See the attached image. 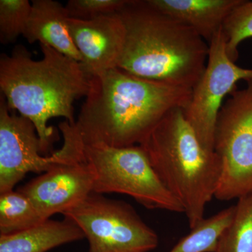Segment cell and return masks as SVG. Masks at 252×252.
<instances>
[{
	"label": "cell",
	"instance_id": "1",
	"mask_svg": "<svg viewBox=\"0 0 252 252\" xmlns=\"http://www.w3.org/2000/svg\"><path fill=\"white\" fill-rule=\"evenodd\" d=\"M191 94L114 68L92 77L75 126L84 144L139 145L170 110L187 108Z\"/></svg>",
	"mask_w": 252,
	"mask_h": 252
},
{
	"label": "cell",
	"instance_id": "2",
	"mask_svg": "<svg viewBox=\"0 0 252 252\" xmlns=\"http://www.w3.org/2000/svg\"><path fill=\"white\" fill-rule=\"evenodd\" d=\"M39 44L43 56L38 61L21 45L1 55L0 89L8 107L33 123L47 155L59 137L50 119L63 117L74 125L73 104L86 97L93 77L81 63Z\"/></svg>",
	"mask_w": 252,
	"mask_h": 252
},
{
	"label": "cell",
	"instance_id": "3",
	"mask_svg": "<svg viewBox=\"0 0 252 252\" xmlns=\"http://www.w3.org/2000/svg\"><path fill=\"white\" fill-rule=\"evenodd\" d=\"M117 14L126 31L118 67L142 79L193 89L209 54V45L196 32L147 0H128Z\"/></svg>",
	"mask_w": 252,
	"mask_h": 252
},
{
	"label": "cell",
	"instance_id": "4",
	"mask_svg": "<svg viewBox=\"0 0 252 252\" xmlns=\"http://www.w3.org/2000/svg\"><path fill=\"white\" fill-rule=\"evenodd\" d=\"M183 108L167 113L139 146L165 188L184 208L190 229L215 198L221 174L220 157L204 148Z\"/></svg>",
	"mask_w": 252,
	"mask_h": 252
},
{
	"label": "cell",
	"instance_id": "5",
	"mask_svg": "<svg viewBox=\"0 0 252 252\" xmlns=\"http://www.w3.org/2000/svg\"><path fill=\"white\" fill-rule=\"evenodd\" d=\"M62 147L45 155L35 126L8 107L0 97V193L14 190L30 172H46L59 165L85 160L84 144L75 124L61 123Z\"/></svg>",
	"mask_w": 252,
	"mask_h": 252
},
{
	"label": "cell",
	"instance_id": "6",
	"mask_svg": "<svg viewBox=\"0 0 252 252\" xmlns=\"http://www.w3.org/2000/svg\"><path fill=\"white\" fill-rule=\"evenodd\" d=\"M84 154L94 172V193L124 194L148 209L185 212L158 178L140 146L84 144Z\"/></svg>",
	"mask_w": 252,
	"mask_h": 252
},
{
	"label": "cell",
	"instance_id": "7",
	"mask_svg": "<svg viewBox=\"0 0 252 252\" xmlns=\"http://www.w3.org/2000/svg\"><path fill=\"white\" fill-rule=\"evenodd\" d=\"M82 230L89 252H148L157 248L158 237L130 204L91 193L63 214Z\"/></svg>",
	"mask_w": 252,
	"mask_h": 252
},
{
	"label": "cell",
	"instance_id": "8",
	"mask_svg": "<svg viewBox=\"0 0 252 252\" xmlns=\"http://www.w3.org/2000/svg\"><path fill=\"white\" fill-rule=\"evenodd\" d=\"M223 104L217 117L214 151L221 174L215 198L238 199L252 191V80Z\"/></svg>",
	"mask_w": 252,
	"mask_h": 252
},
{
	"label": "cell",
	"instance_id": "9",
	"mask_svg": "<svg viewBox=\"0 0 252 252\" xmlns=\"http://www.w3.org/2000/svg\"><path fill=\"white\" fill-rule=\"evenodd\" d=\"M241 80H252V69L239 67L229 59L221 29L209 43L205 71L192 89L190 102L184 109L186 119L200 143L210 152H215V126L223 99Z\"/></svg>",
	"mask_w": 252,
	"mask_h": 252
},
{
	"label": "cell",
	"instance_id": "10",
	"mask_svg": "<svg viewBox=\"0 0 252 252\" xmlns=\"http://www.w3.org/2000/svg\"><path fill=\"white\" fill-rule=\"evenodd\" d=\"M94 190V172L84 160L55 167L18 190L30 199L43 220H48L77 206Z\"/></svg>",
	"mask_w": 252,
	"mask_h": 252
},
{
	"label": "cell",
	"instance_id": "11",
	"mask_svg": "<svg viewBox=\"0 0 252 252\" xmlns=\"http://www.w3.org/2000/svg\"><path fill=\"white\" fill-rule=\"evenodd\" d=\"M69 32L81 57V64L92 77L118 67L125 46L126 31L118 14L82 21L69 18Z\"/></svg>",
	"mask_w": 252,
	"mask_h": 252
},
{
	"label": "cell",
	"instance_id": "12",
	"mask_svg": "<svg viewBox=\"0 0 252 252\" xmlns=\"http://www.w3.org/2000/svg\"><path fill=\"white\" fill-rule=\"evenodd\" d=\"M31 15L23 36L30 44L39 41L81 63V55L74 45L69 26L67 10L54 0H32Z\"/></svg>",
	"mask_w": 252,
	"mask_h": 252
},
{
	"label": "cell",
	"instance_id": "13",
	"mask_svg": "<svg viewBox=\"0 0 252 252\" xmlns=\"http://www.w3.org/2000/svg\"><path fill=\"white\" fill-rule=\"evenodd\" d=\"M243 0H147L154 8L189 26L210 43Z\"/></svg>",
	"mask_w": 252,
	"mask_h": 252
},
{
	"label": "cell",
	"instance_id": "14",
	"mask_svg": "<svg viewBox=\"0 0 252 252\" xmlns=\"http://www.w3.org/2000/svg\"><path fill=\"white\" fill-rule=\"evenodd\" d=\"M84 238L72 220H48L23 231L0 235V252H46Z\"/></svg>",
	"mask_w": 252,
	"mask_h": 252
},
{
	"label": "cell",
	"instance_id": "15",
	"mask_svg": "<svg viewBox=\"0 0 252 252\" xmlns=\"http://www.w3.org/2000/svg\"><path fill=\"white\" fill-rule=\"evenodd\" d=\"M44 220L30 199L19 190L0 193V235L23 231Z\"/></svg>",
	"mask_w": 252,
	"mask_h": 252
},
{
	"label": "cell",
	"instance_id": "16",
	"mask_svg": "<svg viewBox=\"0 0 252 252\" xmlns=\"http://www.w3.org/2000/svg\"><path fill=\"white\" fill-rule=\"evenodd\" d=\"M235 205L204 218L169 252H216L219 238L230 224Z\"/></svg>",
	"mask_w": 252,
	"mask_h": 252
},
{
	"label": "cell",
	"instance_id": "17",
	"mask_svg": "<svg viewBox=\"0 0 252 252\" xmlns=\"http://www.w3.org/2000/svg\"><path fill=\"white\" fill-rule=\"evenodd\" d=\"M238 200L233 219L219 238L216 252H252V191Z\"/></svg>",
	"mask_w": 252,
	"mask_h": 252
},
{
	"label": "cell",
	"instance_id": "18",
	"mask_svg": "<svg viewBox=\"0 0 252 252\" xmlns=\"http://www.w3.org/2000/svg\"><path fill=\"white\" fill-rule=\"evenodd\" d=\"M226 51L235 63L239 58L238 47L245 39L252 38V1L243 0L229 15L222 28Z\"/></svg>",
	"mask_w": 252,
	"mask_h": 252
},
{
	"label": "cell",
	"instance_id": "19",
	"mask_svg": "<svg viewBox=\"0 0 252 252\" xmlns=\"http://www.w3.org/2000/svg\"><path fill=\"white\" fill-rule=\"evenodd\" d=\"M32 3L28 0L0 1V42L14 43L24 34L31 15Z\"/></svg>",
	"mask_w": 252,
	"mask_h": 252
},
{
	"label": "cell",
	"instance_id": "20",
	"mask_svg": "<svg viewBox=\"0 0 252 252\" xmlns=\"http://www.w3.org/2000/svg\"><path fill=\"white\" fill-rule=\"evenodd\" d=\"M128 0H69L65 7L70 18L89 21L117 14Z\"/></svg>",
	"mask_w": 252,
	"mask_h": 252
}]
</instances>
